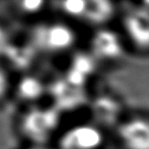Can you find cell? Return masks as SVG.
Here are the masks:
<instances>
[{
	"mask_svg": "<svg viewBox=\"0 0 149 149\" xmlns=\"http://www.w3.org/2000/svg\"><path fill=\"white\" fill-rule=\"evenodd\" d=\"M45 91L44 84L35 77H25L17 85V95L26 101L37 100Z\"/></svg>",
	"mask_w": 149,
	"mask_h": 149,
	"instance_id": "8",
	"label": "cell"
},
{
	"mask_svg": "<svg viewBox=\"0 0 149 149\" xmlns=\"http://www.w3.org/2000/svg\"><path fill=\"white\" fill-rule=\"evenodd\" d=\"M60 114L54 107H33L21 120L23 134L33 145H45L58 129Z\"/></svg>",
	"mask_w": 149,
	"mask_h": 149,
	"instance_id": "1",
	"label": "cell"
},
{
	"mask_svg": "<svg viewBox=\"0 0 149 149\" xmlns=\"http://www.w3.org/2000/svg\"><path fill=\"white\" fill-rule=\"evenodd\" d=\"M124 32L136 49L149 51V8L141 6L130 10L124 17Z\"/></svg>",
	"mask_w": 149,
	"mask_h": 149,
	"instance_id": "4",
	"label": "cell"
},
{
	"mask_svg": "<svg viewBox=\"0 0 149 149\" xmlns=\"http://www.w3.org/2000/svg\"><path fill=\"white\" fill-rule=\"evenodd\" d=\"M10 88V80L6 70L0 64V101L7 95Z\"/></svg>",
	"mask_w": 149,
	"mask_h": 149,
	"instance_id": "10",
	"label": "cell"
},
{
	"mask_svg": "<svg viewBox=\"0 0 149 149\" xmlns=\"http://www.w3.org/2000/svg\"><path fill=\"white\" fill-rule=\"evenodd\" d=\"M76 36L72 30L64 24H45L33 33V42L36 49L46 52H61L70 48Z\"/></svg>",
	"mask_w": 149,
	"mask_h": 149,
	"instance_id": "2",
	"label": "cell"
},
{
	"mask_svg": "<svg viewBox=\"0 0 149 149\" xmlns=\"http://www.w3.org/2000/svg\"><path fill=\"white\" fill-rule=\"evenodd\" d=\"M116 134L124 149H149V118H128L118 125Z\"/></svg>",
	"mask_w": 149,
	"mask_h": 149,
	"instance_id": "5",
	"label": "cell"
},
{
	"mask_svg": "<svg viewBox=\"0 0 149 149\" xmlns=\"http://www.w3.org/2000/svg\"><path fill=\"white\" fill-rule=\"evenodd\" d=\"M93 48L102 59H116L123 53V42L113 32L103 31L95 38Z\"/></svg>",
	"mask_w": 149,
	"mask_h": 149,
	"instance_id": "6",
	"label": "cell"
},
{
	"mask_svg": "<svg viewBox=\"0 0 149 149\" xmlns=\"http://www.w3.org/2000/svg\"><path fill=\"white\" fill-rule=\"evenodd\" d=\"M44 3L43 2H40V1H29V2H22L21 5V9L23 11H25L26 13H38V11L41 9V5H43Z\"/></svg>",
	"mask_w": 149,
	"mask_h": 149,
	"instance_id": "11",
	"label": "cell"
},
{
	"mask_svg": "<svg viewBox=\"0 0 149 149\" xmlns=\"http://www.w3.org/2000/svg\"><path fill=\"white\" fill-rule=\"evenodd\" d=\"M87 1H66L61 3V10L68 17L83 19L87 9Z\"/></svg>",
	"mask_w": 149,
	"mask_h": 149,
	"instance_id": "9",
	"label": "cell"
},
{
	"mask_svg": "<svg viewBox=\"0 0 149 149\" xmlns=\"http://www.w3.org/2000/svg\"><path fill=\"white\" fill-rule=\"evenodd\" d=\"M114 7L111 3L105 1H93L88 2L84 21L91 24L106 23L112 17Z\"/></svg>",
	"mask_w": 149,
	"mask_h": 149,
	"instance_id": "7",
	"label": "cell"
},
{
	"mask_svg": "<svg viewBox=\"0 0 149 149\" xmlns=\"http://www.w3.org/2000/svg\"><path fill=\"white\" fill-rule=\"evenodd\" d=\"M27 149H52V148H49L46 145H32V146L28 147Z\"/></svg>",
	"mask_w": 149,
	"mask_h": 149,
	"instance_id": "12",
	"label": "cell"
},
{
	"mask_svg": "<svg viewBox=\"0 0 149 149\" xmlns=\"http://www.w3.org/2000/svg\"><path fill=\"white\" fill-rule=\"evenodd\" d=\"M103 132L90 123L76 125L60 136L58 149H102Z\"/></svg>",
	"mask_w": 149,
	"mask_h": 149,
	"instance_id": "3",
	"label": "cell"
}]
</instances>
